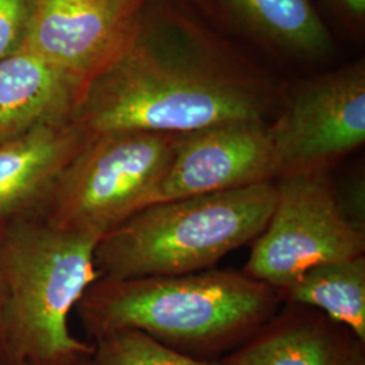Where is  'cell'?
<instances>
[{
	"instance_id": "cell-1",
	"label": "cell",
	"mask_w": 365,
	"mask_h": 365,
	"mask_svg": "<svg viewBox=\"0 0 365 365\" xmlns=\"http://www.w3.org/2000/svg\"><path fill=\"white\" fill-rule=\"evenodd\" d=\"M274 84L185 14L148 0L130 46L91 78L73 123L111 131L185 134L268 120Z\"/></svg>"
},
{
	"instance_id": "cell-2",
	"label": "cell",
	"mask_w": 365,
	"mask_h": 365,
	"mask_svg": "<svg viewBox=\"0 0 365 365\" xmlns=\"http://www.w3.org/2000/svg\"><path fill=\"white\" fill-rule=\"evenodd\" d=\"M274 288L235 271L98 279L76 306L92 339L133 329L196 359L235 349L279 307Z\"/></svg>"
},
{
	"instance_id": "cell-3",
	"label": "cell",
	"mask_w": 365,
	"mask_h": 365,
	"mask_svg": "<svg viewBox=\"0 0 365 365\" xmlns=\"http://www.w3.org/2000/svg\"><path fill=\"white\" fill-rule=\"evenodd\" d=\"M101 238L51 225L43 217L7 222L0 242L4 324L14 365H51L90 357L68 318L93 282Z\"/></svg>"
},
{
	"instance_id": "cell-4",
	"label": "cell",
	"mask_w": 365,
	"mask_h": 365,
	"mask_svg": "<svg viewBox=\"0 0 365 365\" xmlns=\"http://www.w3.org/2000/svg\"><path fill=\"white\" fill-rule=\"evenodd\" d=\"M274 202V180L153 203L99 240L98 276L122 280L207 271L261 235Z\"/></svg>"
},
{
	"instance_id": "cell-5",
	"label": "cell",
	"mask_w": 365,
	"mask_h": 365,
	"mask_svg": "<svg viewBox=\"0 0 365 365\" xmlns=\"http://www.w3.org/2000/svg\"><path fill=\"white\" fill-rule=\"evenodd\" d=\"M180 134L111 131L90 135L54 184L42 217L102 238L160 200Z\"/></svg>"
},
{
	"instance_id": "cell-6",
	"label": "cell",
	"mask_w": 365,
	"mask_h": 365,
	"mask_svg": "<svg viewBox=\"0 0 365 365\" xmlns=\"http://www.w3.org/2000/svg\"><path fill=\"white\" fill-rule=\"evenodd\" d=\"M274 185V211L244 274L280 292L315 265L364 255L365 232L344 214L329 170L287 175Z\"/></svg>"
},
{
	"instance_id": "cell-7",
	"label": "cell",
	"mask_w": 365,
	"mask_h": 365,
	"mask_svg": "<svg viewBox=\"0 0 365 365\" xmlns=\"http://www.w3.org/2000/svg\"><path fill=\"white\" fill-rule=\"evenodd\" d=\"M268 126L276 179L330 170L364 144V61L298 84Z\"/></svg>"
},
{
	"instance_id": "cell-8",
	"label": "cell",
	"mask_w": 365,
	"mask_h": 365,
	"mask_svg": "<svg viewBox=\"0 0 365 365\" xmlns=\"http://www.w3.org/2000/svg\"><path fill=\"white\" fill-rule=\"evenodd\" d=\"M148 0H36L24 51L87 83L130 46Z\"/></svg>"
},
{
	"instance_id": "cell-9",
	"label": "cell",
	"mask_w": 365,
	"mask_h": 365,
	"mask_svg": "<svg viewBox=\"0 0 365 365\" xmlns=\"http://www.w3.org/2000/svg\"><path fill=\"white\" fill-rule=\"evenodd\" d=\"M274 180L268 120L223 123L180 134L158 202Z\"/></svg>"
},
{
	"instance_id": "cell-10",
	"label": "cell",
	"mask_w": 365,
	"mask_h": 365,
	"mask_svg": "<svg viewBox=\"0 0 365 365\" xmlns=\"http://www.w3.org/2000/svg\"><path fill=\"white\" fill-rule=\"evenodd\" d=\"M227 365H365V342L314 309L276 315L222 359Z\"/></svg>"
},
{
	"instance_id": "cell-11",
	"label": "cell",
	"mask_w": 365,
	"mask_h": 365,
	"mask_svg": "<svg viewBox=\"0 0 365 365\" xmlns=\"http://www.w3.org/2000/svg\"><path fill=\"white\" fill-rule=\"evenodd\" d=\"M88 138L71 122L0 144V222L42 217L58 176Z\"/></svg>"
},
{
	"instance_id": "cell-12",
	"label": "cell",
	"mask_w": 365,
	"mask_h": 365,
	"mask_svg": "<svg viewBox=\"0 0 365 365\" xmlns=\"http://www.w3.org/2000/svg\"><path fill=\"white\" fill-rule=\"evenodd\" d=\"M87 81L27 51L0 60V144L73 122Z\"/></svg>"
},
{
	"instance_id": "cell-13",
	"label": "cell",
	"mask_w": 365,
	"mask_h": 365,
	"mask_svg": "<svg viewBox=\"0 0 365 365\" xmlns=\"http://www.w3.org/2000/svg\"><path fill=\"white\" fill-rule=\"evenodd\" d=\"M253 37L300 58H319L333 41L310 0H220Z\"/></svg>"
},
{
	"instance_id": "cell-14",
	"label": "cell",
	"mask_w": 365,
	"mask_h": 365,
	"mask_svg": "<svg viewBox=\"0 0 365 365\" xmlns=\"http://www.w3.org/2000/svg\"><path fill=\"white\" fill-rule=\"evenodd\" d=\"M279 295L327 315L365 342L364 255L315 265Z\"/></svg>"
},
{
	"instance_id": "cell-15",
	"label": "cell",
	"mask_w": 365,
	"mask_h": 365,
	"mask_svg": "<svg viewBox=\"0 0 365 365\" xmlns=\"http://www.w3.org/2000/svg\"><path fill=\"white\" fill-rule=\"evenodd\" d=\"M92 345L90 365H227L179 352L133 329L96 336Z\"/></svg>"
},
{
	"instance_id": "cell-16",
	"label": "cell",
	"mask_w": 365,
	"mask_h": 365,
	"mask_svg": "<svg viewBox=\"0 0 365 365\" xmlns=\"http://www.w3.org/2000/svg\"><path fill=\"white\" fill-rule=\"evenodd\" d=\"M34 7L36 0H0V60L24 49Z\"/></svg>"
},
{
	"instance_id": "cell-17",
	"label": "cell",
	"mask_w": 365,
	"mask_h": 365,
	"mask_svg": "<svg viewBox=\"0 0 365 365\" xmlns=\"http://www.w3.org/2000/svg\"><path fill=\"white\" fill-rule=\"evenodd\" d=\"M6 222H0V242L4 233ZM0 365H14L11 354L9 349L7 334H6V324H4V292H3V283L0 274Z\"/></svg>"
},
{
	"instance_id": "cell-18",
	"label": "cell",
	"mask_w": 365,
	"mask_h": 365,
	"mask_svg": "<svg viewBox=\"0 0 365 365\" xmlns=\"http://www.w3.org/2000/svg\"><path fill=\"white\" fill-rule=\"evenodd\" d=\"M341 13L354 22H363L365 16V0H330Z\"/></svg>"
},
{
	"instance_id": "cell-19",
	"label": "cell",
	"mask_w": 365,
	"mask_h": 365,
	"mask_svg": "<svg viewBox=\"0 0 365 365\" xmlns=\"http://www.w3.org/2000/svg\"><path fill=\"white\" fill-rule=\"evenodd\" d=\"M90 357H78V359H73V360H68V361H61V363L51 365H90Z\"/></svg>"
},
{
	"instance_id": "cell-20",
	"label": "cell",
	"mask_w": 365,
	"mask_h": 365,
	"mask_svg": "<svg viewBox=\"0 0 365 365\" xmlns=\"http://www.w3.org/2000/svg\"><path fill=\"white\" fill-rule=\"evenodd\" d=\"M15 365H30V364H27V363H21V364H15Z\"/></svg>"
}]
</instances>
